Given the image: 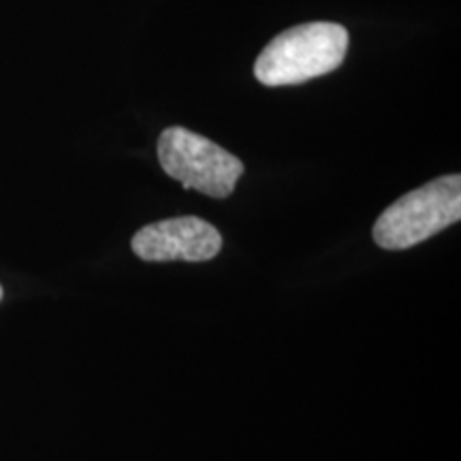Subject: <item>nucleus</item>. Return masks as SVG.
I'll list each match as a JSON object with an SVG mask.
<instances>
[{"instance_id":"1","label":"nucleus","mask_w":461,"mask_h":461,"mask_svg":"<svg viewBox=\"0 0 461 461\" xmlns=\"http://www.w3.org/2000/svg\"><path fill=\"white\" fill-rule=\"evenodd\" d=\"M348 51V31L336 22H310L280 32L265 45L255 62L263 86H295L321 77L342 65Z\"/></svg>"},{"instance_id":"2","label":"nucleus","mask_w":461,"mask_h":461,"mask_svg":"<svg viewBox=\"0 0 461 461\" xmlns=\"http://www.w3.org/2000/svg\"><path fill=\"white\" fill-rule=\"evenodd\" d=\"M461 218V176L438 177L403 194L374 224V241L384 250H408Z\"/></svg>"},{"instance_id":"3","label":"nucleus","mask_w":461,"mask_h":461,"mask_svg":"<svg viewBox=\"0 0 461 461\" xmlns=\"http://www.w3.org/2000/svg\"><path fill=\"white\" fill-rule=\"evenodd\" d=\"M158 163L184 188L212 199H227L244 176V163L203 135L171 126L158 137Z\"/></svg>"},{"instance_id":"4","label":"nucleus","mask_w":461,"mask_h":461,"mask_svg":"<svg viewBox=\"0 0 461 461\" xmlns=\"http://www.w3.org/2000/svg\"><path fill=\"white\" fill-rule=\"evenodd\" d=\"M132 252L141 261H212L222 248V238L214 224L197 216L167 218L137 230L131 241Z\"/></svg>"},{"instance_id":"5","label":"nucleus","mask_w":461,"mask_h":461,"mask_svg":"<svg viewBox=\"0 0 461 461\" xmlns=\"http://www.w3.org/2000/svg\"><path fill=\"white\" fill-rule=\"evenodd\" d=\"M0 299H3V286H0Z\"/></svg>"}]
</instances>
